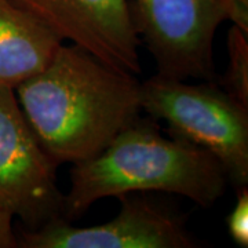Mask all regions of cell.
Returning a JSON list of instances; mask_svg holds the SVG:
<instances>
[{
    "label": "cell",
    "mask_w": 248,
    "mask_h": 248,
    "mask_svg": "<svg viewBox=\"0 0 248 248\" xmlns=\"http://www.w3.org/2000/svg\"><path fill=\"white\" fill-rule=\"evenodd\" d=\"M14 93L37 141L58 166L98 155L141 112L135 75L72 43H62L45 69Z\"/></svg>",
    "instance_id": "1"
},
{
    "label": "cell",
    "mask_w": 248,
    "mask_h": 248,
    "mask_svg": "<svg viewBox=\"0 0 248 248\" xmlns=\"http://www.w3.org/2000/svg\"><path fill=\"white\" fill-rule=\"evenodd\" d=\"M226 184V171L210 152L167 138L156 124L138 117L104 151L73 163L62 218L71 221L98 200L138 192H167L211 207L223 196Z\"/></svg>",
    "instance_id": "2"
},
{
    "label": "cell",
    "mask_w": 248,
    "mask_h": 248,
    "mask_svg": "<svg viewBox=\"0 0 248 248\" xmlns=\"http://www.w3.org/2000/svg\"><path fill=\"white\" fill-rule=\"evenodd\" d=\"M141 110L167 123L170 135L208 151L237 187L248 182V108L215 80L189 84L156 75L141 83Z\"/></svg>",
    "instance_id": "3"
},
{
    "label": "cell",
    "mask_w": 248,
    "mask_h": 248,
    "mask_svg": "<svg viewBox=\"0 0 248 248\" xmlns=\"http://www.w3.org/2000/svg\"><path fill=\"white\" fill-rule=\"evenodd\" d=\"M130 11L157 73L174 79L215 80L214 36L223 21L248 35V0H130Z\"/></svg>",
    "instance_id": "4"
},
{
    "label": "cell",
    "mask_w": 248,
    "mask_h": 248,
    "mask_svg": "<svg viewBox=\"0 0 248 248\" xmlns=\"http://www.w3.org/2000/svg\"><path fill=\"white\" fill-rule=\"evenodd\" d=\"M57 167L29 127L14 90L0 87V210L31 231L62 217Z\"/></svg>",
    "instance_id": "5"
},
{
    "label": "cell",
    "mask_w": 248,
    "mask_h": 248,
    "mask_svg": "<svg viewBox=\"0 0 248 248\" xmlns=\"http://www.w3.org/2000/svg\"><path fill=\"white\" fill-rule=\"evenodd\" d=\"M112 221L78 228L58 217L18 239L22 248H192L199 243L185 222L146 199L124 195Z\"/></svg>",
    "instance_id": "6"
},
{
    "label": "cell",
    "mask_w": 248,
    "mask_h": 248,
    "mask_svg": "<svg viewBox=\"0 0 248 248\" xmlns=\"http://www.w3.org/2000/svg\"><path fill=\"white\" fill-rule=\"evenodd\" d=\"M62 42L84 48L109 66L140 75L141 45L130 0H11Z\"/></svg>",
    "instance_id": "7"
},
{
    "label": "cell",
    "mask_w": 248,
    "mask_h": 248,
    "mask_svg": "<svg viewBox=\"0 0 248 248\" xmlns=\"http://www.w3.org/2000/svg\"><path fill=\"white\" fill-rule=\"evenodd\" d=\"M61 39L11 0H0V87L16 90L51 61Z\"/></svg>",
    "instance_id": "8"
},
{
    "label": "cell",
    "mask_w": 248,
    "mask_h": 248,
    "mask_svg": "<svg viewBox=\"0 0 248 248\" xmlns=\"http://www.w3.org/2000/svg\"><path fill=\"white\" fill-rule=\"evenodd\" d=\"M228 69L219 86L248 108V35L237 27H232L228 33Z\"/></svg>",
    "instance_id": "9"
},
{
    "label": "cell",
    "mask_w": 248,
    "mask_h": 248,
    "mask_svg": "<svg viewBox=\"0 0 248 248\" xmlns=\"http://www.w3.org/2000/svg\"><path fill=\"white\" fill-rule=\"evenodd\" d=\"M226 226L232 240L243 248L248 247V190L239 187L237 202L226 218Z\"/></svg>",
    "instance_id": "10"
},
{
    "label": "cell",
    "mask_w": 248,
    "mask_h": 248,
    "mask_svg": "<svg viewBox=\"0 0 248 248\" xmlns=\"http://www.w3.org/2000/svg\"><path fill=\"white\" fill-rule=\"evenodd\" d=\"M18 247V237L13 229V215L0 210V248Z\"/></svg>",
    "instance_id": "11"
}]
</instances>
